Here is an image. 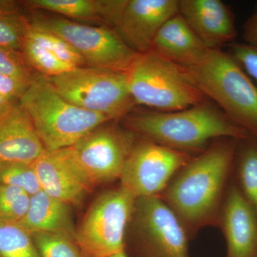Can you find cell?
<instances>
[{"mask_svg":"<svg viewBox=\"0 0 257 257\" xmlns=\"http://www.w3.org/2000/svg\"><path fill=\"white\" fill-rule=\"evenodd\" d=\"M239 142L231 138L214 140L179 170L160 194L189 239L203 228L218 227Z\"/></svg>","mask_w":257,"mask_h":257,"instance_id":"obj_1","label":"cell"},{"mask_svg":"<svg viewBox=\"0 0 257 257\" xmlns=\"http://www.w3.org/2000/svg\"><path fill=\"white\" fill-rule=\"evenodd\" d=\"M123 124L143 138L194 156L214 140L252 136L207 101L182 110L130 114Z\"/></svg>","mask_w":257,"mask_h":257,"instance_id":"obj_2","label":"cell"},{"mask_svg":"<svg viewBox=\"0 0 257 257\" xmlns=\"http://www.w3.org/2000/svg\"><path fill=\"white\" fill-rule=\"evenodd\" d=\"M19 104L28 113L47 151L72 146L94 128L111 121L104 115L69 102L40 74H35Z\"/></svg>","mask_w":257,"mask_h":257,"instance_id":"obj_3","label":"cell"},{"mask_svg":"<svg viewBox=\"0 0 257 257\" xmlns=\"http://www.w3.org/2000/svg\"><path fill=\"white\" fill-rule=\"evenodd\" d=\"M184 68L204 95L257 139V87L229 53L207 49Z\"/></svg>","mask_w":257,"mask_h":257,"instance_id":"obj_4","label":"cell"},{"mask_svg":"<svg viewBox=\"0 0 257 257\" xmlns=\"http://www.w3.org/2000/svg\"><path fill=\"white\" fill-rule=\"evenodd\" d=\"M126 74L137 104L174 111L206 101L187 69L153 51L138 54Z\"/></svg>","mask_w":257,"mask_h":257,"instance_id":"obj_5","label":"cell"},{"mask_svg":"<svg viewBox=\"0 0 257 257\" xmlns=\"http://www.w3.org/2000/svg\"><path fill=\"white\" fill-rule=\"evenodd\" d=\"M109 122L94 128L72 146L56 150L90 192L97 186L119 180L137 141L133 131Z\"/></svg>","mask_w":257,"mask_h":257,"instance_id":"obj_6","label":"cell"},{"mask_svg":"<svg viewBox=\"0 0 257 257\" xmlns=\"http://www.w3.org/2000/svg\"><path fill=\"white\" fill-rule=\"evenodd\" d=\"M48 79L69 102L111 121L124 119L137 105L124 72L84 66Z\"/></svg>","mask_w":257,"mask_h":257,"instance_id":"obj_7","label":"cell"},{"mask_svg":"<svg viewBox=\"0 0 257 257\" xmlns=\"http://www.w3.org/2000/svg\"><path fill=\"white\" fill-rule=\"evenodd\" d=\"M135 200L119 184L93 201L76 233V241L86 257H109L124 251Z\"/></svg>","mask_w":257,"mask_h":257,"instance_id":"obj_8","label":"cell"},{"mask_svg":"<svg viewBox=\"0 0 257 257\" xmlns=\"http://www.w3.org/2000/svg\"><path fill=\"white\" fill-rule=\"evenodd\" d=\"M30 23L55 34L82 56L88 67L126 73L138 53L126 45L115 30L71 21L68 19L37 14Z\"/></svg>","mask_w":257,"mask_h":257,"instance_id":"obj_9","label":"cell"},{"mask_svg":"<svg viewBox=\"0 0 257 257\" xmlns=\"http://www.w3.org/2000/svg\"><path fill=\"white\" fill-rule=\"evenodd\" d=\"M126 234L141 257H189L188 235L160 197L136 199Z\"/></svg>","mask_w":257,"mask_h":257,"instance_id":"obj_10","label":"cell"},{"mask_svg":"<svg viewBox=\"0 0 257 257\" xmlns=\"http://www.w3.org/2000/svg\"><path fill=\"white\" fill-rule=\"evenodd\" d=\"M194 155L143 138L125 162L120 184L138 199L160 197L174 176Z\"/></svg>","mask_w":257,"mask_h":257,"instance_id":"obj_11","label":"cell"},{"mask_svg":"<svg viewBox=\"0 0 257 257\" xmlns=\"http://www.w3.org/2000/svg\"><path fill=\"white\" fill-rule=\"evenodd\" d=\"M179 13V0H127L115 31L137 53H145L164 24Z\"/></svg>","mask_w":257,"mask_h":257,"instance_id":"obj_12","label":"cell"},{"mask_svg":"<svg viewBox=\"0 0 257 257\" xmlns=\"http://www.w3.org/2000/svg\"><path fill=\"white\" fill-rule=\"evenodd\" d=\"M226 257H257V214L238 187L230 181L219 214Z\"/></svg>","mask_w":257,"mask_h":257,"instance_id":"obj_13","label":"cell"},{"mask_svg":"<svg viewBox=\"0 0 257 257\" xmlns=\"http://www.w3.org/2000/svg\"><path fill=\"white\" fill-rule=\"evenodd\" d=\"M179 14L202 42L219 50L236 36L234 17L220 0H179Z\"/></svg>","mask_w":257,"mask_h":257,"instance_id":"obj_14","label":"cell"},{"mask_svg":"<svg viewBox=\"0 0 257 257\" xmlns=\"http://www.w3.org/2000/svg\"><path fill=\"white\" fill-rule=\"evenodd\" d=\"M45 150L28 113L15 103L0 117V165H33Z\"/></svg>","mask_w":257,"mask_h":257,"instance_id":"obj_15","label":"cell"},{"mask_svg":"<svg viewBox=\"0 0 257 257\" xmlns=\"http://www.w3.org/2000/svg\"><path fill=\"white\" fill-rule=\"evenodd\" d=\"M41 190L68 205L79 206L90 192L57 151H47L33 164Z\"/></svg>","mask_w":257,"mask_h":257,"instance_id":"obj_16","label":"cell"},{"mask_svg":"<svg viewBox=\"0 0 257 257\" xmlns=\"http://www.w3.org/2000/svg\"><path fill=\"white\" fill-rule=\"evenodd\" d=\"M207 50L179 13L167 20L157 32L151 50L186 67Z\"/></svg>","mask_w":257,"mask_h":257,"instance_id":"obj_17","label":"cell"},{"mask_svg":"<svg viewBox=\"0 0 257 257\" xmlns=\"http://www.w3.org/2000/svg\"><path fill=\"white\" fill-rule=\"evenodd\" d=\"M70 206L48 195L42 190L31 196L30 207L20 224L29 232L57 233L76 240Z\"/></svg>","mask_w":257,"mask_h":257,"instance_id":"obj_18","label":"cell"},{"mask_svg":"<svg viewBox=\"0 0 257 257\" xmlns=\"http://www.w3.org/2000/svg\"><path fill=\"white\" fill-rule=\"evenodd\" d=\"M234 168L238 187L257 214V139L239 140Z\"/></svg>","mask_w":257,"mask_h":257,"instance_id":"obj_19","label":"cell"},{"mask_svg":"<svg viewBox=\"0 0 257 257\" xmlns=\"http://www.w3.org/2000/svg\"><path fill=\"white\" fill-rule=\"evenodd\" d=\"M24 4L67 18L102 21L104 0H30Z\"/></svg>","mask_w":257,"mask_h":257,"instance_id":"obj_20","label":"cell"},{"mask_svg":"<svg viewBox=\"0 0 257 257\" xmlns=\"http://www.w3.org/2000/svg\"><path fill=\"white\" fill-rule=\"evenodd\" d=\"M0 257H40L31 233L19 222L0 219Z\"/></svg>","mask_w":257,"mask_h":257,"instance_id":"obj_21","label":"cell"},{"mask_svg":"<svg viewBox=\"0 0 257 257\" xmlns=\"http://www.w3.org/2000/svg\"><path fill=\"white\" fill-rule=\"evenodd\" d=\"M28 22L16 3L0 0V48L21 52Z\"/></svg>","mask_w":257,"mask_h":257,"instance_id":"obj_22","label":"cell"},{"mask_svg":"<svg viewBox=\"0 0 257 257\" xmlns=\"http://www.w3.org/2000/svg\"><path fill=\"white\" fill-rule=\"evenodd\" d=\"M21 52L28 65L47 78L60 75L76 68L60 60L45 47L27 37L25 34Z\"/></svg>","mask_w":257,"mask_h":257,"instance_id":"obj_23","label":"cell"},{"mask_svg":"<svg viewBox=\"0 0 257 257\" xmlns=\"http://www.w3.org/2000/svg\"><path fill=\"white\" fill-rule=\"evenodd\" d=\"M25 35L45 47L66 63L75 67L87 66L85 61L73 47L55 34L32 25L29 20Z\"/></svg>","mask_w":257,"mask_h":257,"instance_id":"obj_24","label":"cell"},{"mask_svg":"<svg viewBox=\"0 0 257 257\" xmlns=\"http://www.w3.org/2000/svg\"><path fill=\"white\" fill-rule=\"evenodd\" d=\"M40 257H86L76 240L57 233L32 234Z\"/></svg>","mask_w":257,"mask_h":257,"instance_id":"obj_25","label":"cell"},{"mask_svg":"<svg viewBox=\"0 0 257 257\" xmlns=\"http://www.w3.org/2000/svg\"><path fill=\"white\" fill-rule=\"evenodd\" d=\"M30 199L23 189L0 184V219L20 222L28 213Z\"/></svg>","mask_w":257,"mask_h":257,"instance_id":"obj_26","label":"cell"},{"mask_svg":"<svg viewBox=\"0 0 257 257\" xmlns=\"http://www.w3.org/2000/svg\"><path fill=\"white\" fill-rule=\"evenodd\" d=\"M0 184L19 187L31 196L41 190L33 165H0Z\"/></svg>","mask_w":257,"mask_h":257,"instance_id":"obj_27","label":"cell"},{"mask_svg":"<svg viewBox=\"0 0 257 257\" xmlns=\"http://www.w3.org/2000/svg\"><path fill=\"white\" fill-rule=\"evenodd\" d=\"M0 73L29 85L35 74L21 52L0 48Z\"/></svg>","mask_w":257,"mask_h":257,"instance_id":"obj_28","label":"cell"},{"mask_svg":"<svg viewBox=\"0 0 257 257\" xmlns=\"http://www.w3.org/2000/svg\"><path fill=\"white\" fill-rule=\"evenodd\" d=\"M229 54L257 87V46L246 43L231 44Z\"/></svg>","mask_w":257,"mask_h":257,"instance_id":"obj_29","label":"cell"},{"mask_svg":"<svg viewBox=\"0 0 257 257\" xmlns=\"http://www.w3.org/2000/svg\"><path fill=\"white\" fill-rule=\"evenodd\" d=\"M29 85L0 73V94L9 100H19Z\"/></svg>","mask_w":257,"mask_h":257,"instance_id":"obj_30","label":"cell"},{"mask_svg":"<svg viewBox=\"0 0 257 257\" xmlns=\"http://www.w3.org/2000/svg\"><path fill=\"white\" fill-rule=\"evenodd\" d=\"M243 38L246 44L257 46V10L245 24Z\"/></svg>","mask_w":257,"mask_h":257,"instance_id":"obj_31","label":"cell"},{"mask_svg":"<svg viewBox=\"0 0 257 257\" xmlns=\"http://www.w3.org/2000/svg\"><path fill=\"white\" fill-rule=\"evenodd\" d=\"M15 104V102L9 100L0 94V117L4 116Z\"/></svg>","mask_w":257,"mask_h":257,"instance_id":"obj_32","label":"cell"},{"mask_svg":"<svg viewBox=\"0 0 257 257\" xmlns=\"http://www.w3.org/2000/svg\"><path fill=\"white\" fill-rule=\"evenodd\" d=\"M109 257H128V256L124 250V251H121V252L115 253V254L112 255V256Z\"/></svg>","mask_w":257,"mask_h":257,"instance_id":"obj_33","label":"cell"}]
</instances>
